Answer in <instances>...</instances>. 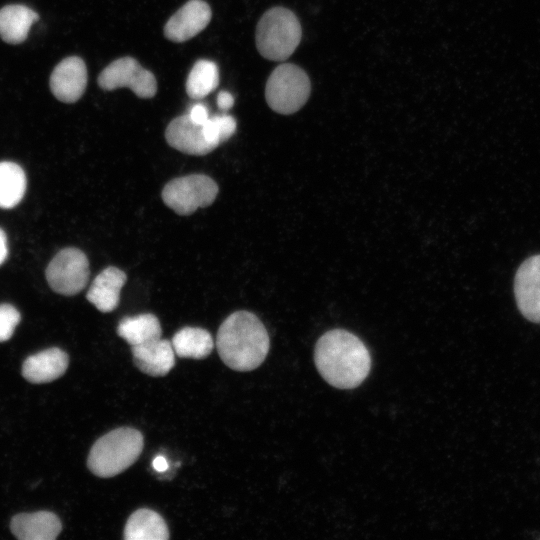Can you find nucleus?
Returning <instances> with one entry per match:
<instances>
[{"label": "nucleus", "mask_w": 540, "mask_h": 540, "mask_svg": "<svg viewBox=\"0 0 540 540\" xmlns=\"http://www.w3.org/2000/svg\"><path fill=\"white\" fill-rule=\"evenodd\" d=\"M219 83L217 65L210 60H198L186 80V92L194 100H200L214 91Z\"/></svg>", "instance_id": "obj_22"}, {"label": "nucleus", "mask_w": 540, "mask_h": 540, "mask_svg": "<svg viewBox=\"0 0 540 540\" xmlns=\"http://www.w3.org/2000/svg\"><path fill=\"white\" fill-rule=\"evenodd\" d=\"M171 344L175 354L181 358L203 359L214 348L211 334L199 327L180 329L174 334Z\"/></svg>", "instance_id": "obj_19"}, {"label": "nucleus", "mask_w": 540, "mask_h": 540, "mask_svg": "<svg viewBox=\"0 0 540 540\" xmlns=\"http://www.w3.org/2000/svg\"><path fill=\"white\" fill-rule=\"evenodd\" d=\"M311 82L306 72L297 65L284 63L270 74L265 98L269 107L283 115L297 112L308 100Z\"/></svg>", "instance_id": "obj_5"}, {"label": "nucleus", "mask_w": 540, "mask_h": 540, "mask_svg": "<svg viewBox=\"0 0 540 540\" xmlns=\"http://www.w3.org/2000/svg\"><path fill=\"white\" fill-rule=\"evenodd\" d=\"M143 445V435L137 429H114L94 443L87 460L88 468L101 478L116 476L136 462Z\"/></svg>", "instance_id": "obj_3"}, {"label": "nucleus", "mask_w": 540, "mask_h": 540, "mask_svg": "<svg viewBox=\"0 0 540 540\" xmlns=\"http://www.w3.org/2000/svg\"><path fill=\"white\" fill-rule=\"evenodd\" d=\"M514 293L521 314L533 323H540V254L526 259L519 266Z\"/></svg>", "instance_id": "obj_9"}, {"label": "nucleus", "mask_w": 540, "mask_h": 540, "mask_svg": "<svg viewBox=\"0 0 540 540\" xmlns=\"http://www.w3.org/2000/svg\"><path fill=\"white\" fill-rule=\"evenodd\" d=\"M165 138L171 147L188 155H206L216 148L206 140L202 125L194 123L188 114L176 117L168 124Z\"/></svg>", "instance_id": "obj_12"}, {"label": "nucleus", "mask_w": 540, "mask_h": 540, "mask_svg": "<svg viewBox=\"0 0 540 540\" xmlns=\"http://www.w3.org/2000/svg\"><path fill=\"white\" fill-rule=\"evenodd\" d=\"M26 191V175L13 162H0V208L11 209L22 200Z\"/></svg>", "instance_id": "obj_21"}, {"label": "nucleus", "mask_w": 540, "mask_h": 540, "mask_svg": "<svg viewBox=\"0 0 540 540\" xmlns=\"http://www.w3.org/2000/svg\"><path fill=\"white\" fill-rule=\"evenodd\" d=\"M188 116L194 123L198 125H203L210 117L206 106L201 103L193 105Z\"/></svg>", "instance_id": "obj_25"}, {"label": "nucleus", "mask_w": 540, "mask_h": 540, "mask_svg": "<svg viewBox=\"0 0 540 540\" xmlns=\"http://www.w3.org/2000/svg\"><path fill=\"white\" fill-rule=\"evenodd\" d=\"M15 537L21 540H53L62 530L58 516L49 511L20 513L10 523Z\"/></svg>", "instance_id": "obj_14"}, {"label": "nucleus", "mask_w": 540, "mask_h": 540, "mask_svg": "<svg viewBox=\"0 0 540 540\" xmlns=\"http://www.w3.org/2000/svg\"><path fill=\"white\" fill-rule=\"evenodd\" d=\"M53 95L61 102L74 103L81 98L87 85V69L77 56L63 59L56 65L49 80Z\"/></svg>", "instance_id": "obj_11"}, {"label": "nucleus", "mask_w": 540, "mask_h": 540, "mask_svg": "<svg viewBox=\"0 0 540 540\" xmlns=\"http://www.w3.org/2000/svg\"><path fill=\"white\" fill-rule=\"evenodd\" d=\"M212 118L215 122L220 142L227 141L236 131V120L228 114H218L212 116Z\"/></svg>", "instance_id": "obj_24"}, {"label": "nucleus", "mask_w": 540, "mask_h": 540, "mask_svg": "<svg viewBox=\"0 0 540 540\" xmlns=\"http://www.w3.org/2000/svg\"><path fill=\"white\" fill-rule=\"evenodd\" d=\"M218 185L209 176L191 174L169 181L161 196L167 207L179 215H190L198 208L211 205L217 197Z\"/></svg>", "instance_id": "obj_6"}, {"label": "nucleus", "mask_w": 540, "mask_h": 540, "mask_svg": "<svg viewBox=\"0 0 540 540\" xmlns=\"http://www.w3.org/2000/svg\"><path fill=\"white\" fill-rule=\"evenodd\" d=\"M217 105L221 110L227 111L234 105L233 96L227 91H221L217 96Z\"/></svg>", "instance_id": "obj_26"}, {"label": "nucleus", "mask_w": 540, "mask_h": 540, "mask_svg": "<svg viewBox=\"0 0 540 540\" xmlns=\"http://www.w3.org/2000/svg\"><path fill=\"white\" fill-rule=\"evenodd\" d=\"M39 15L27 6L11 4L0 9V37L9 44L26 40L32 24Z\"/></svg>", "instance_id": "obj_17"}, {"label": "nucleus", "mask_w": 540, "mask_h": 540, "mask_svg": "<svg viewBox=\"0 0 540 540\" xmlns=\"http://www.w3.org/2000/svg\"><path fill=\"white\" fill-rule=\"evenodd\" d=\"M8 255L7 238L4 231L0 228V265L5 261Z\"/></svg>", "instance_id": "obj_27"}, {"label": "nucleus", "mask_w": 540, "mask_h": 540, "mask_svg": "<svg viewBox=\"0 0 540 540\" xmlns=\"http://www.w3.org/2000/svg\"><path fill=\"white\" fill-rule=\"evenodd\" d=\"M127 276L121 269L109 266L102 270L93 280L86 298L99 311L108 313L116 309L120 300V292Z\"/></svg>", "instance_id": "obj_16"}, {"label": "nucleus", "mask_w": 540, "mask_h": 540, "mask_svg": "<svg viewBox=\"0 0 540 540\" xmlns=\"http://www.w3.org/2000/svg\"><path fill=\"white\" fill-rule=\"evenodd\" d=\"M153 467H154L155 470L163 472V471L167 470L168 463H167L166 459L163 456H157L153 460Z\"/></svg>", "instance_id": "obj_28"}, {"label": "nucleus", "mask_w": 540, "mask_h": 540, "mask_svg": "<svg viewBox=\"0 0 540 540\" xmlns=\"http://www.w3.org/2000/svg\"><path fill=\"white\" fill-rule=\"evenodd\" d=\"M302 37L296 15L284 7L267 10L256 26V47L268 60L283 61L292 55Z\"/></svg>", "instance_id": "obj_4"}, {"label": "nucleus", "mask_w": 540, "mask_h": 540, "mask_svg": "<svg viewBox=\"0 0 540 540\" xmlns=\"http://www.w3.org/2000/svg\"><path fill=\"white\" fill-rule=\"evenodd\" d=\"M314 360L321 376L332 386L350 389L368 376L371 358L365 344L354 334L334 329L316 343Z\"/></svg>", "instance_id": "obj_1"}, {"label": "nucleus", "mask_w": 540, "mask_h": 540, "mask_svg": "<svg viewBox=\"0 0 540 540\" xmlns=\"http://www.w3.org/2000/svg\"><path fill=\"white\" fill-rule=\"evenodd\" d=\"M68 363V355L53 347L29 356L23 363L22 375L31 383H48L61 377Z\"/></svg>", "instance_id": "obj_15"}, {"label": "nucleus", "mask_w": 540, "mask_h": 540, "mask_svg": "<svg viewBox=\"0 0 540 540\" xmlns=\"http://www.w3.org/2000/svg\"><path fill=\"white\" fill-rule=\"evenodd\" d=\"M270 347L261 320L245 310L230 314L220 325L216 348L221 360L235 371H251L265 360Z\"/></svg>", "instance_id": "obj_2"}, {"label": "nucleus", "mask_w": 540, "mask_h": 540, "mask_svg": "<svg viewBox=\"0 0 540 540\" xmlns=\"http://www.w3.org/2000/svg\"><path fill=\"white\" fill-rule=\"evenodd\" d=\"M169 531L164 519L155 511L141 508L133 512L124 528L126 540H166Z\"/></svg>", "instance_id": "obj_18"}, {"label": "nucleus", "mask_w": 540, "mask_h": 540, "mask_svg": "<svg viewBox=\"0 0 540 540\" xmlns=\"http://www.w3.org/2000/svg\"><path fill=\"white\" fill-rule=\"evenodd\" d=\"M117 334L131 346H136L160 338L162 328L154 314L144 313L123 318L117 326Z\"/></svg>", "instance_id": "obj_20"}, {"label": "nucleus", "mask_w": 540, "mask_h": 540, "mask_svg": "<svg viewBox=\"0 0 540 540\" xmlns=\"http://www.w3.org/2000/svg\"><path fill=\"white\" fill-rule=\"evenodd\" d=\"M98 84L106 91L127 87L140 98H152L157 92V81L153 73L128 56L106 66L99 74Z\"/></svg>", "instance_id": "obj_8"}, {"label": "nucleus", "mask_w": 540, "mask_h": 540, "mask_svg": "<svg viewBox=\"0 0 540 540\" xmlns=\"http://www.w3.org/2000/svg\"><path fill=\"white\" fill-rule=\"evenodd\" d=\"M210 6L203 0H189L166 22L165 37L176 43L187 41L200 33L210 22Z\"/></svg>", "instance_id": "obj_10"}, {"label": "nucleus", "mask_w": 540, "mask_h": 540, "mask_svg": "<svg viewBox=\"0 0 540 540\" xmlns=\"http://www.w3.org/2000/svg\"><path fill=\"white\" fill-rule=\"evenodd\" d=\"M89 262L77 248L59 251L46 269V279L57 293L72 296L82 291L89 278Z\"/></svg>", "instance_id": "obj_7"}, {"label": "nucleus", "mask_w": 540, "mask_h": 540, "mask_svg": "<svg viewBox=\"0 0 540 540\" xmlns=\"http://www.w3.org/2000/svg\"><path fill=\"white\" fill-rule=\"evenodd\" d=\"M20 319V313L14 306L10 304L0 305V342L11 338Z\"/></svg>", "instance_id": "obj_23"}, {"label": "nucleus", "mask_w": 540, "mask_h": 540, "mask_svg": "<svg viewBox=\"0 0 540 540\" xmlns=\"http://www.w3.org/2000/svg\"><path fill=\"white\" fill-rule=\"evenodd\" d=\"M135 366L153 377L165 376L175 365V352L170 341L155 339L131 346Z\"/></svg>", "instance_id": "obj_13"}]
</instances>
